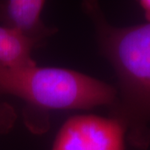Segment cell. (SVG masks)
I'll use <instances>...</instances> for the list:
<instances>
[{
  "label": "cell",
  "instance_id": "1",
  "mask_svg": "<svg viewBox=\"0 0 150 150\" xmlns=\"http://www.w3.org/2000/svg\"><path fill=\"white\" fill-rule=\"evenodd\" d=\"M83 6L118 78L117 97L110 106L112 117L125 125L129 141L144 148L150 143V23L115 27L98 3L86 1Z\"/></svg>",
  "mask_w": 150,
  "mask_h": 150
},
{
  "label": "cell",
  "instance_id": "2",
  "mask_svg": "<svg viewBox=\"0 0 150 150\" xmlns=\"http://www.w3.org/2000/svg\"><path fill=\"white\" fill-rule=\"evenodd\" d=\"M0 94L18 98L43 111L91 109L112 106V86L80 72L64 68L0 65Z\"/></svg>",
  "mask_w": 150,
  "mask_h": 150
},
{
  "label": "cell",
  "instance_id": "3",
  "mask_svg": "<svg viewBox=\"0 0 150 150\" xmlns=\"http://www.w3.org/2000/svg\"><path fill=\"white\" fill-rule=\"evenodd\" d=\"M126 135V127L118 118L78 114L63 123L52 150H125Z\"/></svg>",
  "mask_w": 150,
  "mask_h": 150
},
{
  "label": "cell",
  "instance_id": "4",
  "mask_svg": "<svg viewBox=\"0 0 150 150\" xmlns=\"http://www.w3.org/2000/svg\"><path fill=\"white\" fill-rule=\"evenodd\" d=\"M45 5L43 0H1L0 26L19 33L37 46L58 31L41 18Z\"/></svg>",
  "mask_w": 150,
  "mask_h": 150
},
{
  "label": "cell",
  "instance_id": "5",
  "mask_svg": "<svg viewBox=\"0 0 150 150\" xmlns=\"http://www.w3.org/2000/svg\"><path fill=\"white\" fill-rule=\"evenodd\" d=\"M34 43L7 28L0 26V65L23 67L37 64L32 57Z\"/></svg>",
  "mask_w": 150,
  "mask_h": 150
},
{
  "label": "cell",
  "instance_id": "6",
  "mask_svg": "<svg viewBox=\"0 0 150 150\" xmlns=\"http://www.w3.org/2000/svg\"><path fill=\"white\" fill-rule=\"evenodd\" d=\"M17 113L13 106L7 103H0V134H7L13 128Z\"/></svg>",
  "mask_w": 150,
  "mask_h": 150
},
{
  "label": "cell",
  "instance_id": "7",
  "mask_svg": "<svg viewBox=\"0 0 150 150\" xmlns=\"http://www.w3.org/2000/svg\"><path fill=\"white\" fill-rule=\"evenodd\" d=\"M139 4L144 12L147 23H150V0H141Z\"/></svg>",
  "mask_w": 150,
  "mask_h": 150
}]
</instances>
